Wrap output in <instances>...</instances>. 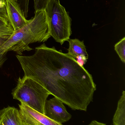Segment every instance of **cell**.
Returning <instances> with one entry per match:
<instances>
[{"label":"cell","instance_id":"cell-5","mask_svg":"<svg viewBox=\"0 0 125 125\" xmlns=\"http://www.w3.org/2000/svg\"><path fill=\"white\" fill-rule=\"evenodd\" d=\"M23 125H63L29 107L23 103L19 105Z\"/></svg>","mask_w":125,"mask_h":125},{"label":"cell","instance_id":"cell-2","mask_svg":"<svg viewBox=\"0 0 125 125\" xmlns=\"http://www.w3.org/2000/svg\"><path fill=\"white\" fill-rule=\"evenodd\" d=\"M51 37L48 19L45 9L35 11L34 17L27 24L15 31L12 36L0 47V52L13 51L21 55L32 50L29 45L45 42Z\"/></svg>","mask_w":125,"mask_h":125},{"label":"cell","instance_id":"cell-4","mask_svg":"<svg viewBox=\"0 0 125 125\" xmlns=\"http://www.w3.org/2000/svg\"><path fill=\"white\" fill-rule=\"evenodd\" d=\"M51 37L62 45L72 34V20L59 0H50L46 8Z\"/></svg>","mask_w":125,"mask_h":125},{"label":"cell","instance_id":"cell-14","mask_svg":"<svg viewBox=\"0 0 125 125\" xmlns=\"http://www.w3.org/2000/svg\"><path fill=\"white\" fill-rule=\"evenodd\" d=\"M6 60V53H2L0 52V68Z\"/></svg>","mask_w":125,"mask_h":125},{"label":"cell","instance_id":"cell-13","mask_svg":"<svg viewBox=\"0 0 125 125\" xmlns=\"http://www.w3.org/2000/svg\"><path fill=\"white\" fill-rule=\"evenodd\" d=\"M50 0H34V8L35 11L45 9Z\"/></svg>","mask_w":125,"mask_h":125},{"label":"cell","instance_id":"cell-8","mask_svg":"<svg viewBox=\"0 0 125 125\" xmlns=\"http://www.w3.org/2000/svg\"><path fill=\"white\" fill-rule=\"evenodd\" d=\"M68 42L69 47L67 49L68 52L67 54L75 59L81 65L83 66L89 58V55L84 41L75 39H70Z\"/></svg>","mask_w":125,"mask_h":125},{"label":"cell","instance_id":"cell-16","mask_svg":"<svg viewBox=\"0 0 125 125\" xmlns=\"http://www.w3.org/2000/svg\"><path fill=\"white\" fill-rule=\"evenodd\" d=\"M15 0L17 1V0Z\"/></svg>","mask_w":125,"mask_h":125},{"label":"cell","instance_id":"cell-6","mask_svg":"<svg viewBox=\"0 0 125 125\" xmlns=\"http://www.w3.org/2000/svg\"><path fill=\"white\" fill-rule=\"evenodd\" d=\"M45 112V115L48 118L60 124L68 122L72 117L64 104L55 97L46 101Z\"/></svg>","mask_w":125,"mask_h":125},{"label":"cell","instance_id":"cell-12","mask_svg":"<svg viewBox=\"0 0 125 125\" xmlns=\"http://www.w3.org/2000/svg\"><path fill=\"white\" fill-rule=\"evenodd\" d=\"M11 25L7 15L5 6L0 9V28Z\"/></svg>","mask_w":125,"mask_h":125},{"label":"cell","instance_id":"cell-9","mask_svg":"<svg viewBox=\"0 0 125 125\" xmlns=\"http://www.w3.org/2000/svg\"><path fill=\"white\" fill-rule=\"evenodd\" d=\"M0 125H23L19 111L11 106L0 111Z\"/></svg>","mask_w":125,"mask_h":125},{"label":"cell","instance_id":"cell-10","mask_svg":"<svg viewBox=\"0 0 125 125\" xmlns=\"http://www.w3.org/2000/svg\"><path fill=\"white\" fill-rule=\"evenodd\" d=\"M114 125H125V92L118 101L117 108L113 118Z\"/></svg>","mask_w":125,"mask_h":125},{"label":"cell","instance_id":"cell-3","mask_svg":"<svg viewBox=\"0 0 125 125\" xmlns=\"http://www.w3.org/2000/svg\"><path fill=\"white\" fill-rule=\"evenodd\" d=\"M12 94L14 99L45 115V104L50 94L35 80L24 76L19 78Z\"/></svg>","mask_w":125,"mask_h":125},{"label":"cell","instance_id":"cell-7","mask_svg":"<svg viewBox=\"0 0 125 125\" xmlns=\"http://www.w3.org/2000/svg\"><path fill=\"white\" fill-rule=\"evenodd\" d=\"M5 8L8 19L15 31L29 22L19 4L15 0H5Z\"/></svg>","mask_w":125,"mask_h":125},{"label":"cell","instance_id":"cell-1","mask_svg":"<svg viewBox=\"0 0 125 125\" xmlns=\"http://www.w3.org/2000/svg\"><path fill=\"white\" fill-rule=\"evenodd\" d=\"M16 56L24 76L37 82L72 110L86 111L96 85L92 75L75 59L45 43L32 55Z\"/></svg>","mask_w":125,"mask_h":125},{"label":"cell","instance_id":"cell-11","mask_svg":"<svg viewBox=\"0 0 125 125\" xmlns=\"http://www.w3.org/2000/svg\"><path fill=\"white\" fill-rule=\"evenodd\" d=\"M114 50L119 56L121 61L125 63V37L115 44Z\"/></svg>","mask_w":125,"mask_h":125},{"label":"cell","instance_id":"cell-15","mask_svg":"<svg viewBox=\"0 0 125 125\" xmlns=\"http://www.w3.org/2000/svg\"><path fill=\"white\" fill-rule=\"evenodd\" d=\"M89 125H106V124L99 122L96 120H93Z\"/></svg>","mask_w":125,"mask_h":125}]
</instances>
